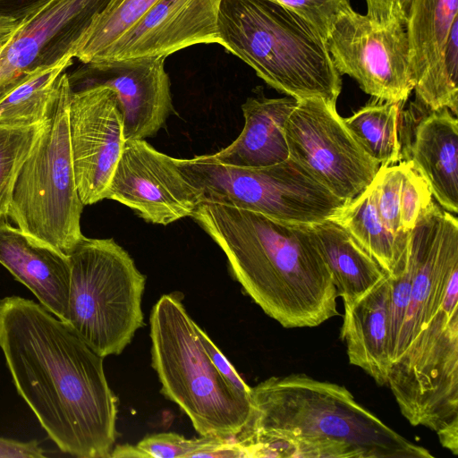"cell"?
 <instances>
[{
    "instance_id": "6da1fadb",
    "label": "cell",
    "mask_w": 458,
    "mask_h": 458,
    "mask_svg": "<svg viewBox=\"0 0 458 458\" xmlns=\"http://www.w3.org/2000/svg\"><path fill=\"white\" fill-rule=\"evenodd\" d=\"M0 349L19 395L56 446L79 458H110L117 397L104 358L39 302L0 300Z\"/></svg>"
},
{
    "instance_id": "7a4b0ae2",
    "label": "cell",
    "mask_w": 458,
    "mask_h": 458,
    "mask_svg": "<svg viewBox=\"0 0 458 458\" xmlns=\"http://www.w3.org/2000/svg\"><path fill=\"white\" fill-rule=\"evenodd\" d=\"M234 439L247 457L434 458L345 386L303 373L271 377L250 387V417Z\"/></svg>"
},
{
    "instance_id": "3957f363",
    "label": "cell",
    "mask_w": 458,
    "mask_h": 458,
    "mask_svg": "<svg viewBox=\"0 0 458 458\" xmlns=\"http://www.w3.org/2000/svg\"><path fill=\"white\" fill-rule=\"evenodd\" d=\"M191 217L224 251L245 293L282 327H315L340 314L311 225L212 203L199 204Z\"/></svg>"
},
{
    "instance_id": "277c9868",
    "label": "cell",
    "mask_w": 458,
    "mask_h": 458,
    "mask_svg": "<svg viewBox=\"0 0 458 458\" xmlns=\"http://www.w3.org/2000/svg\"><path fill=\"white\" fill-rule=\"evenodd\" d=\"M217 31L220 45L272 88L336 103L342 80L325 41L291 10L271 0H221Z\"/></svg>"
},
{
    "instance_id": "5b68a950",
    "label": "cell",
    "mask_w": 458,
    "mask_h": 458,
    "mask_svg": "<svg viewBox=\"0 0 458 458\" xmlns=\"http://www.w3.org/2000/svg\"><path fill=\"white\" fill-rule=\"evenodd\" d=\"M178 293L163 294L149 316L151 365L161 393L188 416L200 435L234 438L247 423L250 396L218 371Z\"/></svg>"
},
{
    "instance_id": "8992f818",
    "label": "cell",
    "mask_w": 458,
    "mask_h": 458,
    "mask_svg": "<svg viewBox=\"0 0 458 458\" xmlns=\"http://www.w3.org/2000/svg\"><path fill=\"white\" fill-rule=\"evenodd\" d=\"M69 75L56 93L16 178L7 216L23 233L69 255L83 238L69 129Z\"/></svg>"
},
{
    "instance_id": "52a82bcc",
    "label": "cell",
    "mask_w": 458,
    "mask_h": 458,
    "mask_svg": "<svg viewBox=\"0 0 458 458\" xmlns=\"http://www.w3.org/2000/svg\"><path fill=\"white\" fill-rule=\"evenodd\" d=\"M68 257L66 323L101 357L120 354L144 324L146 276L114 239L83 236Z\"/></svg>"
},
{
    "instance_id": "ba28073f",
    "label": "cell",
    "mask_w": 458,
    "mask_h": 458,
    "mask_svg": "<svg viewBox=\"0 0 458 458\" xmlns=\"http://www.w3.org/2000/svg\"><path fill=\"white\" fill-rule=\"evenodd\" d=\"M200 203L235 207L271 218L312 225L336 216L349 203L288 158L264 167L223 164L211 154L177 159Z\"/></svg>"
},
{
    "instance_id": "9c48e42d",
    "label": "cell",
    "mask_w": 458,
    "mask_h": 458,
    "mask_svg": "<svg viewBox=\"0 0 458 458\" xmlns=\"http://www.w3.org/2000/svg\"><path fill=\"white\" fill-rule=\"evenodd\" d=\"M284 135L289 157L338 198L357 197L380 167L353 139L336 103L319 98L298 100L284 124Z\"/></svg>"
},
{
    "instance_id": "30bf717a",
    "label": "cell",
    "mask_w": 458,
    "mask_h": 458,
    "mask_svg": "<svg viewBox=\"0 0 458 458\" xmlns=\"http://www.w3.org/2000/svg\"><path fill=\"white\" fill-rule=\"evenodd\" d=\"M337 72L354 79L377 100L405 102L414 88L406 25H379L352 7L325 40Z\"/></svg>"
},
{
    "instance_id": "8fae6325",
    "label": "cell",
    "mask_w": 458,
    "mask_h": 458,
    "mask_svg": "<svg viewBox=\"0 0 458 458\" xmlns=\"http://www.w3.org/2000/svg\"><path fill=\"white\" fill-rule=\"evenodd\" d=\"M69 129L78 192L83 205H92L105 199L126 142L115 92L104 86L72 90Z\"/></svg>"
},
{
    "instance_id": "7c38bea8",
    "label": "cell",
    "mask_w": 458,
    "mask_h": 458,
    "mask_svg": "<svg viewBox=\"0 0 458 458\" xmlns=\"http://www.w3.org/2000/svg\"><path fill=\"white\" fill-rule=\"evenodd\" d=\"M113 0H50L21 25L0 51V99L33 71L52 66L74 51Z\"/></svg>"
},
{
    "instance_id": "4fadbf2b",
    "label": "cell",
    "mask_w": 458,
    "mask_h": 458,
    "mask_svg": "<svg viewBox=\"0 0 458 458\" xmlns=\"http://www.w3.org/2000/svg\"><path fill=\"white\" fill-rule=\"evenodd\" d=\"M105 199L131 208L147 222L163 225L191 216L199 204L175 158L145 140H126Z\"/></svg>"
},
{
    "instance_id": "5bb4252c",
    "label": "cell",
    "mask_w": 458,
    "mask_h": 458,
    "mask_svg": "<svg viewBox=\"0 0 458 458\" xmlns=\"http://www.w3.org/2000/svg\"><path fill=\"white\" fill-rule=\"evenodd\" d=\"M162 56L105 60L86 64L72 89L104 86L118 98L126 140H145L163 127L172 111L170 81Z\"/></svg>"
},
{
    "instance_id": "9a60e30c",
    "label": "cell",
    "mask_w": 458,
    "mask_h": 458,
    "mask_svg": "<svg viewBox=\"0 0 458 458\" xmlns=\"http://www.w3.org/2000/svg\"><path fill=\"white\" fill-rule=\"evenodd\" d=\"M221 0H158L96 61L167 55L198 44H219ZM95 63V62H93Z\"/></svg>"
},
{
    "instance_id": "2e32d148",
    "label": "cell",
    "mask_w": 458,
    "mask_h": 458,
    "mask_svg": "<svg viewBox=\"0 0 458 458\" xmlns=\"http://www.w3.org/2000/svg\"><path fill=\"white\" fill-rule=\"evenodd\" d=\"M458 0H413L406 21L411 66L417 103L429 110L458 111V84L448 78L443 64L445 47Z\"/></svg>"
},
{
    "instance_id": "e0dca14e",
    "label": "cell",
    "mask_w": 458,
    "mask_h": 458,
    "mask_svg": "<svg viewBox=\"0 0 458 458\" xmlns=\"http://www.w3.org/2000/svg\"><path fill=\"white\" fill-rule=\"evenodd\" d=\"M0 264L51 313L67 322L71 279L69 257L0 222Z\"/></svg>"
},
{
    "instance_id": "ac0fdd59",
    "label": "cell",
    "mask_w": 458,
    "mask_h": 458,
    "mask_svg": "<svg viewBox=\"0 0 458 458\" xmlns=\"http://www.w3.org/2000/svg\"><path fill=\"white\" fill-rule=\"evenodd\" d=\"M406 132L402 160L411 163L432 195L448 212H458V121L448 108L429 110Z\"/></svg>"
},
{
    "instance_id": "d6986e66",
    "label": "cell",
    "mask_w": 458,
    "mask_h": 458,
    "mask_svg": "<svg viewBox=\"0 0 458 458\" xmlns=\"http://www.w3.org/2000/svg\"><path fill=\"white\" fill-rule=\"evenodd\" d=\"M297 101L290 96L249 98L242 106V132L229 146L211 156L223 164L244 167L269 166L288 159L284 124Z\"/></svg>"
},
{
    "instance_id": "ffe728a7",
    "label": "cell",
    "mask_w": 458,
    "mask_h": 458,
    "mask_svg": "<svg viewBox=\"0 0 458 458\" xmlns=\"http://www.w3.org/2000/svg\"><path fill=\"white\" fill-rule=\"evenodd\" d=\"M389 275L352 304H344L341 338L349 362L360 368L379 386L387 383L390 360L387 350Z\"/></svg>"
},
{
    "instance_id": "44dd1931",
    "label": "cell",
    "mask_w": 458,
    "mask_h": 458,
    "mask_svg": "<svg viewBox=\"0 0 458 458\" xmlns=\"http://www.w3.org/2000/svg\"><path fill=\"white\" fill-rule=\"evenodd\" d=\"M338 297L352 304L388 275L358 241L334 219L312 224Z\"/></svg>"
},
{
    "instance_id": "7402d4cb",
    "label": "cell",
    "mask_w": 458,
    "mask_h": 458,
    "mask_svg": "<svg viewBox=\"0 0 458 458\" xmlns=\"http://www.w3.org/2000/svg\"><path fill=\"white\" fill-rule=\"evenodd\" d=\"M332 219L344 227L389 276L403 268L411 232L395 234L386 227L377 207L373 182Z\"/></svg>"
},
{
    "instance_id": "603a6c76",
    "label": "cell",
    "mask_w": 458,
    "mask_h": 458,
    "mask_svg": "<svg viewBox=\"0 0 458 458\" xmlns=\"http://www.w3.org/2000/svg\"><path fill=\"white\" fill-rule=\"evenodd\" d=\"M73 58L38 68L0 99V126L30 127L41 124L47 118L56 93L60 75Z\"/></svg>"
},
{
    "instance_id": "cb8c5ba5",
    "label": "cell",
    "mask_w": 458,
    "mask_h": 458,
    "mask_svg": "<svg viewBox=\"0 0 458 458\" xmlns=\"http://www.w3.org/2000/svg\"><path fill=\"white\" fill-rule=\"evenodd\" d=\"M402 103L376 99L344 123L365 154L379 166L402 161L398 120Z\"/></svg>"
},
{
    "instance_id": "d4e9b609",
    "label": "cell",
    "mask_w": 458,
    "mask_h": 458,
    "mask_svg": "<svg viewBox=\"0 0 458 458\" xmlns=\"http://www.w3.org/2000/svg\"><path fill=\"white\" fill-rule=\"evenodd\" d=\"M158 0H113L79 42L73 58L83 64L98 61Z\"/></svg>"
},
{
    "instance_id": "484cf974",
    "label": "cell",
    "mask_w": 458,
    "mask_h": 458,
    "mask_svg": "<svg viewBox=\"0 0 458 458\" xmlns=\"http://www.w3.org/2000/svg\"><path fill=\"white\" fill-rule=\"evenodd\" d=\"M136 447L140 458L247 457L234 438L215 435L187 439L176 433L163 432L145 437Z\"/></svg>"
},
{
    "instance_id": "4316f807",
    "label": "cell",
    "mask_w": 458,
    "mask_h": 458,
    "mask_svg": "<svg viewBox=\"0 0 458 458\" xmlns=\"http://www.w3.org/2000/svg\"><path fill=\"white\" fill-rule=\"evenodd\" d=\"M41 124L0 126V222L7 217L16 178L30 153Z\"/></svg>"
},
{
    "instance_id": "83f0119b",
    "label": "cell",
    "mask_w": 458,
    "mask_h": 458,
    "mask_svg": "<svg viewBox=\"0 0 458 458\" xmlns=\"http://www.w3.org/2000/svg\"><path fill=\"white\" fill-rule=\"evenodd\" d=\"M403 162L380 166L372 181L376 190V201L379 215L386 227L395 234H405L401 223L400 195Z\"/></svg>"
},
{
    "instance_id": "f1b7e54d",
    "label": "cell",
    "mask_w": 458,
    "mask_h": 458,
    "mask_svg": "<svg viewBox=\"0 0 458 458\" xmlns=\"http://www.w3.org/2000/svg\"><path fill=\"white\" fill-rule=\"evenodd\" d=\"M389 299L387 306V350L390 364L405 318L413 281V264L409 253L405 265L395 276H389ZM390 368V367H389Z\"/></svg>"
},
{
    "instance_id": "f546056e",
    "label": "cell",
    "mask_w": 458,
    "mask_h": 458,
    "mask_svg": "<svg viewBox=\"0 0 458 458\" xmlns=\"http://www.w3.org/2000/svg\"><path fill=\"white\" fill-rule=\"evenodd\" d=\"M302 19L324 41L338 17L348 9L349 0H271Z\"/></svg>"
},
{
    "instance_id": "4dcf8cb0",
    "label": "cell",
    "mask_w": 458,
    "mask_h": 458,
    "mask_svg": "<svg viewBox=\"0 0 458 458\" xmlns=\"http://www.w3.org/2000/svg\"><path fill=\"white\" fill-rule=\"evenodd\" d=\"M403 162V180L400 195L401 223L404 231H411L421 214L431 205V191L414 169L411 163Z\"/></svg>"
},
{
    "instance_id": "1f68e13d",
    "label": "cell",
    "mask_w": 458,
    "mask_h": 458,
    "mask_svg": "<svg viewBox=\"0 0 458 458\" xmlns=\"http://www.w3.org/2000/svg\"><path fill=\"white\" fill-rule=\"evenodd\" d=\"M413 0H365L366 15L379 25L401 23L406 21Z\"/></svg>"
},
{
    "instance_id": "d6a6232c",
    "label": "cell",
    "mask_w": 458,
    "mask_h": 458,
    "mask_svg": "<svg viewBox=\"0 0 458 458\" xmlns=\"http://www.w3.org/2000/svg\"><path fill=\"white\" fill-rule=\"evenodd\" d=\"M197 334L201 340L207 352L214 365L221 375L238 391L250 396V386H249L237 373L233 366L228 361L221 351L215 345L204 330L198 325Z\"/></svg>"
},
{
    "instance_id": "836d02e7",
    "label": "cell",
    "mask_w": 458,
    "mask_h": 458,
    "mask_svg": "<svg viewBox=\"0 0 458 458\" xmlns=\"http://www.w3.org/2000/svg\"><path fill=\"white\" fill-rule=\"evenodd\" d=\"M50 0H0V17L25 23Z\"/></svg>"
},
{
    "instance_id": "e575fe53",
    "label": "cell",
    "mask_w": 458,
    "mask_h": 458,
    "mask_svg": "<svg viewBox=\"0 0 458 458\" xmlns=\"http://www.w3.org/2000/svg\"><path fill=\"white\" fill-rule=\"evenodd\" d=\"M44 450L35 440L21 442L0 437V458H42Z\"/></svg>"
},
{
    "instance_id": "d590c367",
    "label": "cell",
    "mask_w": 458,
    "mask_h": 458,
    "mask_svg": "<svg viewBox=\"0 0 458 458\" xmlns=\"http://www.w3.org/2000/svg\"><path fill=\"white\" fill-rule=\"evenodd\" d=\"M23 24L10 18L0 17V45L4 44Z\"/></svg>"
},
{
    "instance_id": "8d00e7d4",
    "label": "cell",
    "mask_w": 458,
    "mask_h": 458,
    "mask_svg": "<svg viewBox=\"0 0 458 458\" xmlns=\"http://www.w3.org/2000/svg\"><path fill=\"white\" fill-rule=\"evenodd\" d=\"M3 45H4V44H3ZM3 45H0V51H1V47H2V46H3Z\"/></svg>"
},
{
    "instance_id": "74e56055",
    "label": "cell",
    "mask_w": 458,
    "mask_h": 458,
    "mask_svg": "<svg viewBox=\"0 0 458 458\" xmlns=\"http://www.w3.org/2000/svg\"><path fill=\"white\" fill-rule=\"evenodd\" d=\"M3 45V44H2Z\"/></svg>"
}]
</instances>
